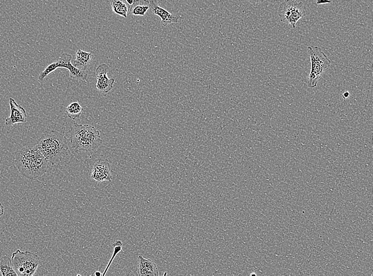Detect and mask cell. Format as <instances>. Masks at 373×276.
<instances>
[{"label":"cell","mask_w":373,"mask_h":276,"mask_svg":"<svg viewBox=\"0 0 373 276\" xmlns=\"http://www.w3.org/2000/svg\"><path fill=\"white\" fill-rule=\"evenodd\" d=\"M72 59V57L71 55L66 53H63L57 61L50 64L43 71L39 74L38 80L40 81H43L50 73L54 72L58 68H63L69 71V76L71 78L80 79L86 82L88 73L86 71L80 70L74 67L71 63Z\"/></svg>","instance_id":"6"},{"label":"cell","mask_w":373,"mask_h":276,"mask_svg":"<svg viewBox=\"0 0 373 276\" xmlns=\"http://www.w3.org/2000/svg\"><path fill=\"white\" fill-rule=\"evenodd\" d=\"M91 178L98 182L109 181L113 179L112 170L110 162L103 159H98L91 167Z\"/></svg>","instance_id":"8"},{"label":"cell","mask_w":373,"mask_h":276,"mask_svg":"<svg viewBox=\"0 0 373 276\" xmlns=\"http://www.w3.org/2000/svg\"><path fill=\"white\" fill-rule=\"evenodd\" d=\"M113 12L122 17L127 18V13L129 12V7L123 2V0H109Z\"/></svg>","instance_id":"16"},{"label":"cell","mask_w":373,"mask_h":276,"mask_svg":"<svg viewBox=\"0 0 373 276\" xmlns=\"http://www.w3.org/2000/svg\"><path fill=\"white\" fill-rule=\"evenodd\" d=\"M254 6H258L263 4L265 0H244Z\"/></svg>","instance_id":"19"},{"label":"cell","mask_w":373,"mask_h":276,"mask_svg":"<svg viewBox=\"0 0 373 276\" xmlns=\"http://www.w3.org/2000/svg\"><path fill=\"white\" fill-rule=\"evenodd\" d=\"M307 50L311 63V70L307 81V86L308 88H313L316 87L318 81L321 78L323 73L329 69L331 65V61L321 48L309 46Z\"/></svg>","instance_id":"4"},{"label":"cell","mask_w":373,"mask_h":276,"mask_svg":"<svg viewBox=\"0 0 373 276\" xmlns=\"http://www.w3.org/2000/svg\"><path fill=\"white\" fill-rule=\"evenodd\" d=\"M349 97V93L348 91L345 92L343 95V97L344 99L348 98Z\"/></svg>","instance_id":"22"},{"label":"cell","mask_w":373,"mask_h":276,"mask_svg":"<svg viewBox=\"0 0 373 276\" xmlns=\"http://www.w3.org/2000/svg\"><path fill=\"white\" fill-rule=\"evenodd\" d=\"M150 12L154 15L157 16L161 19V25L164 27L173 23H178L179 16L172 14L167 10L159 6L155 0H151L150 2Z\"/></svg>","instance_id":"11"},{"label":"cell","mask_w":373,"mask_h":276,"mask_svg":"<svg viewBox=\"0 0 373 276\" xmlns=\"http://www.w3.org/2000/svg\"><path fill=\"white\" fill-rule=\"evenodd\" d=\"M306 9L302 3L286 0L279 7L278 14L281 22L291 25L295 28L298 20L306 16Z\"/></svg>","instance_id":"7"},{"label":"cell","mask_w":373,"mask_h":276,"mask_svg":"<svg viewBox=\"0 0 373 276\" xmlns=\"http://www.w3.org/2000/svg\"><path fill=\"white\" fill-rule=\"evenodd\" d=\"M72 150L77 153H91L101 146L102 141L100 132L90 124L73 123L70 131Z\"/></svg>","instance_id":"3"},{"label":"cell","mask_w":373,"mask_h":276,"mask_svg":"<svg viewBox=\"0 0 373 276\" xmlns=\"http://www.w3.org/2000/svg\"><path fill=\"white\" fill-rule=\"evenodd\" d=\"M36 145L52 165L59 164L68 155L70 150L66 136L51 130H47L42 133Z\"/></svg>","instance_id":"2"},{"label":"cell","mask_w":373,"mask_h":276,"mask_svg":"<svg viewBox=\"0 0 373 276\" xmlns=\"http://www.w3.org/2000/svg\"><path fill=\"white\" fill-rule=\"evenodd\" d=\"M12 260L17 275L20 276L34 275L40 264V259L37 254L19 249L13 253Z\"/></svg>","instance_id":"5"},{"label":"cell","mask_w":373,"mask_h":276,"mask_svg":"<svg viewBox=\"0 0 373 276\" xmlns=\"http://www.w3.org/2000/svg\"><path fill=\"white\" fill-rule=\"evenodd\" d=\"M5 212V209L3 206V205L2 204L1 202H0V217H2L3 215H4Z\"/></svg>","instance_id":"21"},{"label":"cell","mask_w":373,"mask_h":276,"mask_svg":"<svg viewBox=\"0 0 373 276\" xmlns=\"http://www.w3.org/2000/svg\"><path fill=\"white\" fill-rule=\"evenodd\" d=\"M256 275V274H255L254 273H252L250 274V275Z\"/></svg>","instance_id":"25"},{"label":"cell","mask_w":373,"mask_h":276,"mask_svg":"<svg viewBox=\"0 0 373 276\" xmlns=\"http://www.w3.org/2000/svg\"><path fill=\"white\" fill-rule=\"evenodd\" d=\"M150 9L148 0H134L129 9L130 14L134 16H144Z\"/></svg>","instance_id":"14"},{"label":"cell","mask_w":373,"mask_h":276,"mask_svg":"<svg viewBox=\"0 0 373 276\" xmlns=\"http://www.w3.org/2000/svg\"><path fill=\"white\" fill-rule=\"evenodd\" d=\"M10 108V115L6 118V126L13 125L18 123H24L27 121V115L26 110L17 104L13 98L9 100Z\"/></svg>","instance_id":"10"},{"label":"cell","mask_w":373,"mask_h":276,"mask_svg":"<svg viewBox=\"0 0 373 276\" xmlns=\"http://www.w3.org/2000/svg\"><path fill=\"white\" fill-rule=\"evenodd\" d=\"M123 247V244L121 241H117L115 243L113 244V253L111 259L109 262L108 265L102 273V275H105L108 273L109 269L110 268L112 263L113 262L117 255L122 250Z\"/></svg>","instance_id":"18"},{"label":"cell","mask_w":373,"mask_h":276,"mask_svg":"<svg viewBox=\"0 0 373 276\" xmlns=\"http://www.w3.org/2000/svg\"><path fill=\"white\" fill-rule=\"evenodd\" d=\"M95 275L96 276H101V275H102V273H101L100 271H95Z\"/></svg>","instance_id":"24"},{"label":"cell","mask_w":373,"mask_h":276,"mask_svg":"<svg viewBox=\"0 0 373 276\" xmlns=\"http://www.w3.org/2000/svg\"><path fill=\"white\" fill-rule=\"evenodd\" d=\"M66 110L68 116L72 120L79 119L83 112V108L79 102H72L66 108Z\"/></svg>","instance_id":"17"},{"label":"cell","mask_w":373,"mask_h":276,"mask_svg":"<svg viewBox=\"0 0 373 276\" xmlns=\"http://www.w3.org/2000/svg\"><path fill=\"white\" fill-rule=\"evenodd\" d=\"M137 273L140 276L159 275L156 263L152 260L145 258L141 255L138 257Z\"/></svg>","instance_id":"12"},{"label":"cell","mask_w":373,"mask_h":276,"mask_svg":"<svg viewBox=\"0 0 373 276\" xmlns=\"http://www.w3.org/2000/svg\"><path fill=\"white\" fill-rule=\"evenodd\" d=\"M109 66L105 63L101 64L95 70V76L97 82L95 87L100 92L108 94L113 89L115 79L108 77Z\"/></svg>","instance_id":"9"},{"label":"cell","mask_w":373,"mask_h":276,"mask_svg":"<svg viewBox=\"0 0 373 276\" xmlns=\"http://www.w3.org/2000/svg\"><path fill=\"white\" fill-rule=\"evenodd\" d=\"M14 164L21 175L31 179L45 174L49 164L36 145L24 147L17 152Z\"/></svg>","instance_id":"1"},{"label":"cell","mask_w":373,"mask_h":276,"mask_svg":"<svg viewBox=\"0 0 373 276\" xmlns=\"http://www.w3.org/2000/svg\"><path fill=\"white\" fill-rule=\"evenodd\" d=\"M92 58V52H85L78 49L73 65L80 70L86 71Z\"/></svg>","instance_id":"13"},{"label":"cell","mask_w":373,"mask_h":276,"mask_svg":"<svg viewBox=\"0 0 373 276\" xmlns=\"http://www.w3.org/2000/svg\"><path fill=\"white\" fill-rule=\"evenodd\" d=\"M0 275H18L14 268L12 258L7 256L0 258Z\"/></svg>","instance_id":"15"},{"label":"cell","mask_w":373,"mask_h":276,"mask_svg":"<svg viewBox=\"0 0 373 276\" xmlns=\"http://www.w3.org/2000/svg\"><path fill=\"white\" fill-rule=\"evenodd\" d=\"M128 5L131 6L133 4L134 0H125Z\"/></svg>","instance_id":"23"},{"label":"cell","mask_w":373,"mask_h":276,"mask_svg":"<svg viewBox=\"0 0 373 276\" xmlns=\"http://www.w3.org/2000/svg\"><path fill=\"white\" fill-rule=\"evenodd\" d=\"M332 3L331 0H316V4L317 5L329 4Z\"/></svg>","instance_id":"20"}]
</instances>
